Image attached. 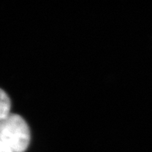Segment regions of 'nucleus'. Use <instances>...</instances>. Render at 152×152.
Returning a JSON list of instances; mask_svg holds the SVG:
<instances>
[{
	"label": "nucleus",
	"mask_w": 152,
	"mask_h": 152,
	"mask_svg": "<svg viewBox=\"0 0 152 152\" xmlns=\"http://www.w3.org/2000/svg\"><path fill=\"white\" fill-rule=\"evenodd\" d=\"M0 152H13L8 146H6L5 145L3 142L0 141Z\"/></svg>",
	"instance_id": "3"
},
{
	"label": "nucleus",
	"mask_w": 152,
	"mask_h": 152,
	"mask_svg": "<svg viewBox=\"0 0 152 152\" xmlns=\"http://www.w3.org/2000/svg\"><path fill=\"white\" fill-rule=\"evenodd\" d=\"M10 99L7 93L0 89V120L5 118L10 114Z\"/></svg>",
	"instance_id": "2"
},
{
	"label": "nucleus",
	"mask_w": 152,
	"mask_h": 152,
	"mask_svg": "<svg viewBox=\"0 0 152 152\" xmlns=\"http://www.w3.org/2000/svg\"><path fill=\"white\" fill-rule=\"evenodd\" d=\"M0 141L13 152H25L31 141L29 126L21 116L10 113L0 120Z\"/></svg>",
	"instance_id": "1"
}]
</instances>
